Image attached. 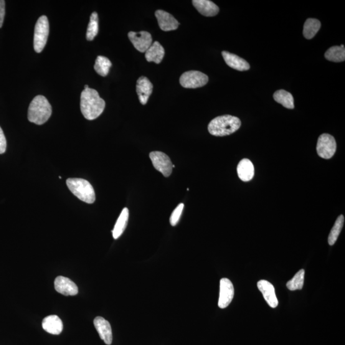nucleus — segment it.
Masks as SVG:
<instances>
[{"label":"nucleus","instance_id":"f257e3e1","mask_svg":"<svg viewBox=\"0 0 345 345\" xmlns=\"http://www.w3.org/2000/svg\"><path fill=\"white\" fill-rule=\"evenodd\" d=\"M105 101L100 97L97 91L86 88L81 93L80 107L84 117L93 120L100 116L105 110Z\"/></svg>","mask_w":345,"mask_h":345},{"label":"nucleus","instance_id":"f03ea898","mask_svg":"<svg viewBox=\"0 0 345 345\" xmlns=\"http://www.w3.org/2000/svg\"><path fill=\"white\" fill-rule=\"evenodd\" d=\"M52 113V108L49 101L42 95H37L30 103L28 118L30 122L42 125L49 120Z\"/></svg>","mask_w":345,"mask_h":345},{"label":"nucleus","instance_id":"7ed1b4c3","mask_svg":"<svg viewBox=\"0 0 345 345\" xmlns=\"http://www.w3.org/2000/svg\"><path fill=\"white\" fill-rule=\"evenodd\" d=\"M240 126L239 118L232 115H223L213 119L208 126V130L213 136H225L234 133Z\"/></svg>","mask_w":345,"mask_h":345},{"label":"nucleus","instance_id":"20e7f679","mask_svg":"<svg viewBox=\"0 0 345 345\" xmlns=\"http://www.w3.org/2000/svg\"><path fill=\"white\" fill-rule=\"evenodd\" d=\"M67 186L72 194L81 201L89 204L95 202V191L89 182L83 179H68Z\"/></svg>","mask_w":345,"mask_h":345},{"label":"nucleus","instance_id":"39448f33","mask_svg":"<svg viewBox=\"0 0 345 345\" xmlns=\"http://www.w3.org/2000/svg\"><path fill=\"white\" fill-rule=\"evenodd\" d=\"M50 33V24L45 16L40 17L35 27L34 50L37 53H41L46 44Z\"/></svg>","mask_w":345,"mask_h":345},{"label":"nucleus","instance_id":"423d86ee","mask_svg":"<svg viewBox=\"0 0 345 345\" xmlns=\"http://www.w3.org/2000/svg\"><path fill=\"white\" fill-rule=\"evenodd\" d=\"M209 77L197 70L187 71L180 78V83L186 88H197L207 85Z\"/></svg>","mask_w":345,"mask_h":345},{"label":"nucleus","instance_id":"0eeeda50","mask_svg":"<svg viewBox=\"0 0 345 345\" xmlns=\"http://www.w3.org/2000/svg\"><path fill=\"white\" fill-rule=\"evenodd\" d=\"M316 151L322 158L329 159L336 151V142L333 136L328 134H322L317 142Z\"/></svg>","mask_w":345,"mask_h":345},{"label":"nucleus","instance_id":"6e6552de","mask_svg":"<svg viewBox=\"0 0 345 345\" xmlns=\"http://www.w3.org/2000/svg\"><path fill=\"white\" fill-rule=\"evenodd\" d=\"M149 156L155 168L161 172L165 177H168L171 174L172 162L166 154L163 152L155 151L152 152Z\"/></svg>","mask_w":345,"mask_h":345},{"label":"nucleus","instance_id":"1a4fd4ad","mask_svg":"<svg viewBox=\"0 0 345 345\" xmlns=\"http://www.w3.org/2000/svg\"><path fill=\"white\" fill-rule=\"evenodd\" d=\"M128 37L134 47L141 53H145L152 44V35L147 32H130Z\"/></svg>","mask_w":345,"mask_h":345},{"label":"nucleus","instance_id":"9d476101","mask_svg":"<svg viewBox=\"0 0 345 345\" xmlns=\"http://www.w3.org/2000/svg\"><path fill=\"white\" fill-rule=\"evenodd\" d=\"M234 297V288L230 280L223 278L220 281V292L218 306L225 309L230 305Z\"/></svg>","mask_w":345,"mask_h":345},{"label":"nucleus","instance_id":"9b49d317","mask_svg":"<svg viewBox=\"0 0 345 345\" xmlns=\"http://www.w3.org/2000/svg\"><path fill=\"white\" fill-rule=\"evenodd\" d=\"M55 288L57 292L65 296L77 295L78 288L69 278L58 276L55 281Z\"/></svg>","mask_w":345,"mask_h":345},{"label":"nucleus","instance_id":"f8f14e48","mask_svg":"<svg viewBox=\"0 0 345 345\" xmlns=\"http://www.w3.org/2000/svg\"><path fill=\"white\" fill-rule=\"evenodd\" d=\"M93 324L101 339H103L106 344L110 345L112 343V329H111L110 322L103 317L97 316L94 319Z\"/></svg>","mask_w":345,"mask_h":345},{"label":"nucleus","instance_id":"ddd939ff","mask_svg":"<svg viewBox=\"0 0 345 345\" xmlns=\"http://www.w3.org/2000/svg\"><path fill=\"white\" fill-rule=\"evenodd\" d=\"M160 29L163 31L168 32L178 29L179 22L171 14L168 12L158 10L155 13Z\"/></svg>","mask_w":345,"mask_h":345},{"label":"nucleus","instance_id":"4468645a","mask_svg":"<svg viewBox=\"0 0 345 345\" xmlns=\"http://www.w3.org/2000/svg\"><path fill=\"white\" fill-rule=\"evenodd\" d=\"M153 91V85L149 79L141 76L137 81L136 92L141 105H145Z\"/></svg>","mask_w":345,"mask_h":345},{"label":"nucleus","instance_id":"2eb2a0df","mask_svg":"<svg viewBox=\"0 0 345 345\" xmlns=\"http://www.w3.org/2000/svg\"><path fill=\"white\" fill-rule=\"evenodd\" d=\"M259 290L262 292L265 300L271 308H275L278 305L275 289L270 283L265 280L259 281L257 284Z\"/></svg>","mask_w":345,"mask_h":345},{"label":"nucleus","instance_id":"dca6fc26","mask_svg":"<svg viewBox=\"0 0 345 345\" xmlns=\"http://www.w3.org/2000/svg\"><path fill=\"white\" fill-rule=\"evenodd\" d=\"M192 4L197 11L204 16H215L219 12V7L209 0H194Z\"/></svg>","mask_w":345,"mask_h":345},{"label":"nucleus","instance_id":"f3484780","mask_svg":"<svg viewBox=\"0 0 345 345\" xmlns=\"http://www.w3.org/2000/svg\"><path fill=\"white\" fill-rule=\"evenodd\" d=\"M222 55L227 64L233 69L245 71L250 68L248 62L237 55L227 52H223Z\"/></svg>","mask_w":345,"mask_h":345},{"label":"nucleus","instance_id":"a211bd4d","mask_svg":"<svg viewBox=\"0 0 345 345\" xmlns=\"http://www.w3.org/2000/svg\"><path fill=\"white\" fill-rule=\"evenodd\" d=\"M42 327L48 333L58 335L63 331V322L58 316L50 315L43 319Z\"/></svg>","mask_w":345,"mask_h":345},{"label":"nucleus","instance_id":"6ab92c4d","mask_svg":"<svg viewBox=\"0 0 345 345\" xmlns=\"http://www.w3.org/2000/svg\"><path fill=\"white\" fill-rule=\"evenodd\" d=\"M237 174L239 179L243 182H249L253 179L255 169L250 160L243 159L240 161L237 166Z\"/></svg>","mask_w":345,"mask_h":345},{"label":"nucleus","instance_id":"aec40b11","mask_svg":"<svg viewBox=\"0 0 345 345\" xmlns=\"http://www.w3.org/2000/svg\"><path fill=\"white\" fill-rule=\"evenodd\" d=\"M165 52L163 47L159 42H154L145 52L147 62H154L159 64L164 57Z\"/></svg>","mask_w":345,"mask_h":345},{"label":"nucleus","instance_id":"412c9836","mask_svg":"<svg viewBox=\"0 0 345 345\" xmlns=\"http://www.w3.org/2000/svg\"><path fill=\"white\" fill-rule=\"evenodd\" d=\"M129 210L128 208H124L122 211H121L120 216L116 220L115 227L112 231L113 237L115 239H117L120 237L124 231H125L128 225L129 219Z\"/></svg>","mask_w":345,"mask_h":345},{"label":"nucleus","instance_id":"4be33fe9","mask_svg":"<svg viewBox=\"0 0 345 345\" xmlns=\"http://www.w3.org/2000/svg\"><path fill=\"white\" fill-rule=\"evenodd\" d=\"M321 27V22L316 19H308L304 25L303 35L307 39H311L315 36Z\"/></svg>","mask_w":345,"mask_h":345},{"label":"nucleus","instance_id":"5701e85b","mask_svg":"<svg viewBox=\"0 0 345 345\" xmlns=\"http://www.w3.org/2000/svg\"><path fill=\"white\" fill-rule=\"evenodd\" d=\"M274 98L276 102L281 104L286 108L290 109V110L294 108L293 96L287 91L284 90L276 91L274 94Z\"/></svg>","mask_w":345,"mask_h":345},{"label":"nucleus","instance_id":"b1692460","mask_svg":"<svg viewBox=\"0 0 345 345\" xmlns=\"http://www.w3.org/2000/svg\"><path fill=\"white\" fill-rule=\"evenodd\" d=\"M111 65L112 63L108 58L98 56L95 61L94 69L98 75L105 77L108 75Z\"/></svg>","mask_w":345,"mask_h":345},{"label":"nucleus","instance_id":"393cba45","mask_svg":"<svg viewBox=\"0 0 345 345\" xmlns=\"http://www.w3.org/2000/svg\"><path fill=\"white\" fill-rule=\"evenodd\" d=\"M326 59L333 62H344L345 60V50L340 46H333L329 48L325 54Z\"/></svg>","mask_w":345,"mask_h":345},{"label":"nucleus","instance_id":"a878e982","mask_svg":"<svg viewBox=\"0 0 345 345\" xmlns=\"http://www.w3.org/2000/svg\"><path fill=\"white\" fill-rule=\"evenodd\" d=\"M344 218L343 215H340L337 218L334 227H332L328 238V242L330 245H333L336 243L340 233H341L342 227H343Z\"/></svg>","mask_w":345,"mask_h":345},{"label":"nucleus","instance_id":"bb28decb","mask_svg":"<svg viewBox=\"0 0 345 345\" xmlns=\"http://www.w3.org/2000/svg\"><path fill=\"white\" fill-rule=\"evenodd\" d=\"M98 32V17L97 12H93L90 16L89 24H88L87 32H86V39L92 41L97 36Z\"/></svg>","mask_w":345,"mask_h":345},{"label":"nucleus","instance_id":"cd10ccee","mask_svg":"<svg viewBox=\"0 0 345 345\" xmlns=\"http://www.w3.org/2000/svg\"><path fill=\"white\" fill-rule=\"evenodd\" d=\"M304 275H305V271L301 269L296 274L294 277L289 281L286 286L291 291L297 290H301L303 289L304 282Z\"/></svg>","mask_w":345,"mask_h":345},{"label":"nucleus","instance_id":"c85d7f7f","mask_svg":"<svg viewBox=\"0 0 345 345\" xmlns=\"http://www.w3.org/2000/svg\"><path fill=\"white\" fill-rule=\"evenodd\" d=\"M184 207V204H181L177 207L174 211L172 212L171 217H170L169 221L172 227H175L179 223L180 219H181L182 212H183Z\"/></svg>","mask_w":345,"mask_h":345},{"label":"nucleus","instance_id":"c756f323","mask_svg":"<svg viewBox=\"0 0 345 345\" xmlns=\"http://www.w3.org/2000/svg\"><path fill=\"white\" fill-rule=\"evenodd\" d=\"M7 149V140L4 131L0 127V154H4Z\"/></svg>","mask_w":345,"mask_h":345},{"label":"nucleus","instance_id":"7c9ffc66","mask_svg":"<svg viewBox=\"0 0 345 345\" xmlns=\"http://www.w3.org/2000/svg\"><path fill=\"white\" fill-rule=\"evenodd\" d=\"M5 14H6V2L0 0V29L3 26Z\"/></svg>","mask_w":345,"mask_h":345},{"label":"nucleus","instance_id":"2f4dec72","mask_svg":"<svg viewBox=\"0 0 345 345\" xmlns=\"http://www.w3.org/2000/svg\"><path fill=\"white\" fill-rule=\"evenodd\" d=\"M89 88V86H88V85H86L85 86V89H86V88Z\"/></svg>","mask_w":345,"mask_h":345},{"label":"nucleus","instance_id":"473e14b6","mask_svg":"<svg viewBox=\"0 0 345 345\" xmlns=\"http://www.w3.org/2000/svg\"><path fill=\"white\" fill-rule=\"evenodd\" d=\"M340 47H342V48H344V45H343V44L341 45V46H340Z\"/></svg>","mask_w":345,"mask_h":345},{"label":"nucleus","instance_id":"72a5a7b5","mask_svg":"<svg viewBox=\"0 0 345 345\" xmlns=\"http://www.w3.org/2000/svg\"><path fill=\"white\" fill-rule=\"evenodd\" d=\"M176 167V166H175V165H174H174H172V167Z\"/></svg>","mask_w":345,"mask_h":345}]
</instances>
